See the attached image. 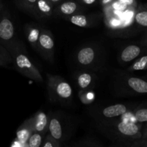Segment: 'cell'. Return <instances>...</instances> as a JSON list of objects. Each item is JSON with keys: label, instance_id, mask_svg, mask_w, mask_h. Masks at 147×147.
I'll return each mask as SVG.
<instances>
[{"label": "cell", "instance_id": "6da1fadb", "mask_svg": "<svg viewBox=\"0 0 147 147\" xmlns=\"http://www.w3.org/2000/svg\"><path fill=\"white\" fill-rule=\"evenodd\" d=\"M143 123L123 120L99 119L97 127L106 137L116 142V146L133 139L142 137Z\"/></svg>", "mask_w": 147, "mask_h": 147}, {"label": "cell", "instance_id": "7a4b0ae2", "mask_svg": "<svg viewBox=\"0 0 147 147\" xmlns=\"http://www.w3.org/2000/svg\"><path fill=\"white\" fill-rule=\"evenodd\" d=\"M7 50L12 58V64L19 73L37 83L44 81L39 69L30 60L24 43L17 39Z\"/></svg>", "mask_w": 147, "mask_h": 147}, {"label": "cell", "instance_id": "3957f363", "mask_svg": "<svg viewBox=\"0 0 147 147\" xmlns=\"http://www.w3.org/2000/svg\"><path fill=\"white\" fill-rule=\"evenodd\" d=\"M47 90L51 101L68 105L73 100V89L66 80L59 76L47 74Z\"/></svg>", "mask_w": 147, "mask_h": 147}, {"label": "cell", "instance_id": "277c9868", "mask_svg": "<svg viewBox=\"0 0 147 147\" xmlns=\"http://www.w3.org/2000/svg\"><path fill=\"white\" fill-rule=\"evenodd\" d=\"M103 50L96 44H86L78 50L76 63L83 69L96 70L102 63Z\"/></svg>", "mask_w": 147, "mask_h": 147}, {"label": "cell", "instance_id": "5b68a950", "mask_svg": "<svg viewBox=\"0 0 147 147\" xmlns=\"http://www.w3.org/2000/svg\"><path fill=\"white\" fill-rule=\"evenodd\" d=\"M116 91L122 96H145L147 95V79L123 74L116 78Z\"/></svg>", "mask_w": 147, "mask_h": 147}, {"label": "cell", "instance_id": "8992f818", "mask_svg": "<svg viewBox=\"0 0 147 147\" xmlns=\"http://www.w3.org/2000/svg\"><path fill=\"white\" fill-rule=\"evenodd\" d=\"M15 33V27L11 14L5 10L0 19V44L7 50L17 40Z\"/></svg>", "mask_w": 147, "mask_h": 147}, {"label": "cell", "instance_id": "52a82bcc", "mask_svg": "<svg viewBox=\"0 0 147 147\" xmlns=\"http://www.w3.org/2000/svg\"><path fill=\"white\" fill-rule=\"evenodd\" d=\"M39 53L50 63L54 61L55 40L53 34L50 30L42 27L41 32L38 40Z\"/></svg>", "mask_w": 147, "mask_h": 147}, {"label": "cell", "instance_id": "ba28073f", "mask_svg": "<svg viewBox=\"0 0 147 147\" xmlns=\"http://www.w3.org/2000/svg\"><path fill=\"white\" fill-rule=\"evenodd\" d=\"M48 132L52 136L60 142H64L67 139L69 130L62 115L59 113L51 115L49 119Z\"/></svg>", "mask_w": 147, "mask_h": 147}, {"label": "cell", "instance_id": "9c48e42d", "mask_svg": "<svg viewBox=\"0 0 147 147\" xmlns=\"http://www.w3.org/2000/svg\"><path fill=\"white\" fill-rule=\"evenodd\" d=\"M86 7L77 0H64L54 7L53 16L65 19L73 14L84 12Z\"/></svg>", "mask_w": 147, "mask_h": 147}, {"label": "cell", "instance_id": "30bf717a", "mask_svg": "<svg viewBox=\"0 0 147 147\" xmlns=\"http://www.w3.org/2000/svg\"><path fill=\"white\" fill-rule=\"evenodd\" d=\"M136 106L133 104L116 103L103 108L98 112L99 119H113L126 114Z\"/></svg>", "mask_w": 147, "mask_h": 147}, {"label": "cell", "instance_id": "8fae6325", "mask_svg": "<svg viewBox=\"0 0 147 147\" xmlns=\"http://www.w3.org/2000/svg\"><path fill=\"white\" fill-rule=\"evenodd\" d=\"M144 54H147V47L142 45L129 44L125 46L119 54V61L122 64L131 63Z\"/></svg>", "mask_w": 147, "mask_h": 147}, {"label": "cell", "instance_id": "7c38bea8", "mask_svg": "<svg viewBox=\"0 0 147 147\" xmlns=\"http://www.w3.org/2000/svg\"><path fill=\"white\" fill-rule=\"evenodd\" d=\"M71 24L83 28H90L98 24L100 20L98 14H85L83 12L67 17L65 19Z\"/></svg>", "mask_w": 147, "mask_h": 147}, {"label": "cell", "instance_id": "4fadbf2b", "mask_svg": "<svg viewBox=\"0 0 147 147\" xmlns=\"http://www.w3.org/2000/svg\"><path fill=\"white\" fill-rule=\"evenodd\" d=\"M76 81L80 90H87L94 86L96 80V76L92 70L83 69L76 75Z\"/></svg>", "mask_w": 147, "mask_h": 147}, {"label": "cell", "instance_id": "5bb4252c", "mask_svg": "<svg viewBox=\"0 0 147 147\" xmlns=\"http://www.w3.org/2000/svg\"><path fill=\"white\" fill-rule=\"evenodd\" d=\"M42 27L40 25L34 23L25 24L24 27V34L29 44L34 50H38V40L41 32Z\"/></svg>", "mask_w": 147, "mask_h": 147}, {"label": "cell", "instance_id": "9a60e30c", "mask_svg": "<svg viewBox=\"0 0 147 147\" xmlns=\"http://www.w3.org/2000/svg\"><path fill=\"white\" fill-rule=\"evenodd\" d=\"M54 6L48 0H37L33 16L37 19H47L53 17Z\"/></svg>", "mask_w": 147, "mask_h": 147}, {"label": "cell", "instance_id": "2e32d148", "mask_svg": "<svg viewBox=\"0 0 147 147\" xmlns=\"http://www.w3.org/2000/svg\"><path fill=\"white\" fill-rule=\"evenodd\" d=\"M33 130L34 132L45 136L48 131L49 118L42 111H38L32 116Z\"/></svg>", "mask_w": 147, "mask_h": 147}, {"label": "cell", "instance_id": "e0dca14e", "mask_svg": "<svg viewBox=\"0 0 147 147\" xmlns=\"http://www.w3.org/2000/svg\"><path fill=\"white\" fill-rule=\"evenodd\" d=\"M33 132H34V130H33L32 117H31L26 119L19 126L16 131L17 140L18 141V142L21 143L23 146H27L26 143Z\"/></svg>", "mask_w": 147, "mask_h": 147}, {"label": "cell", "instance_id": "ac0fdd59", "mask_svg": "<svg viewBox=\"0 0 147 147\" xmlns=\"http://www.w3.org/2000/svg\"><path fill=\"white\" fill-rule=\"evenodd\" d=\"M134 20L135 24L139 29L145 31L147 30V9L144 7L143 4H140L138 7Z\"/></svg>", "mask_w": 147, "mask_h": 147}, {"label": "cell", "instance_id": "d6986e66", "mask_svg": "<svg viewBox=\"0 0 147 147\" xmlns=\"http://www.w3.org/2000/svg\"><path fill=\"white\" fill-rule=\"evenodd\" d=\"M134 118L138 123H147V101L136 106L132 111Z\"/></svg>", "mask_w": 147, "mask_h": 147}, {"label": "cell", "instance_id": "ffe728a7", "mask_svg": "<svg viewBox=\"0 0 147 147\" xmlns=\"http://www.w3.org/2000/svg\"><path fill=\"white\" fill-rule=\"evenodd\" d=\"M147 70V54H144L135 59L127 68L129 72L142 71Z\"/></svg>", "mask_w": 147, "mask_h": 147}, {"label": "cell", "instance_id": "44dd1931", "mask_svg": "<svg viewBox=\"0 0 147 147\" xmlns=\"http://www.w3.org/2000/svg\"><path fill=\"white\" fill-rule=\"evenodd\" d=\"M37 0H16V4L21 10L33 16Z\"/></svg>", "mask_w": 147, "mask_h": 147}, {"label": "cell", "instance_id": "7402d4cb", "mask_svg": "<svg viewBox=\"0 0 147 147\" xmlns=\"http://www.w3.org/2000/svg\"><path fill=\"white\" fill-rule=\"evenodd\" d=\"M10 64H12V58L9 52L4 46L0 45V66L7 67Z\"/></svg>", "mask_w": 147, "mask_h": 147}, {"label": "cell", "instance_id": "603a6c76", "mask_svg": "<svg viewBox=\"0 0 147 147\" xmlns=\"http://www.w3.org/2000/svg\"><path fill=\"white\" fill-rule=\"evenodd\" d=\"M42 136L40 134L37 133V132H33L30 136V138L27 140V146L29 147H40L42 142Z\"/></svg>", "mask_w": 147, "mask_h": 147}, {"label": "cell", "instance_id": "cb8c5ba5", "mask_svg": "<svg viewBox=\"0 0 147 147\" xmlns=\"http://www.w3.org/2000/svg\"><path fill=\"white\" fill-rule=\"evenodd\" d=\"M61 146L62 142L55 139L50 134H45V136H44L41 144V147H60Z\"/></svg>", "mask_w": 147, "mask_h": 147}, {"label": "cell", "instance_id": "d4e9b609", "mask_svg": "<svg viewBox=\"0 0 147 147\" xmlns=\"http://www.w3.org/2000/svg\"><path fill=\"white\" fill-rule=\"evenodd\" d=\"M119 146L127 147H147V139L139 138V139H133L129 142H124L119 145Z\"/></svg>", "mask_w": 147, "mask_h": 147}, {"label": "cell", "instance_id": "484cf974", "mask_svg": "<svg viewBox=\"0 0 147 147\" xmlns=\"http://www.w3.org/2000/svg\"><path fill=\"white\" fill-rule=\"evenodd\" d=\"M76 146H101V144L98 143L97 140L93 139V138H86V139L80 140L76 144H75Z\"/></svg>", "mask_w": 147, "mask_h": 147}, {"label": "cell", "instance_id": "4316f807", "mask_svg": "<svg viewBox=\"0 0 147 147\" xmlns=\"http://www.w3.org/2000/svg\"><path fill=\"white\" fill-rule=\"evenodd\" d=\"M77 1L85 7H93L99 4V0H77Z\"/></svg>", "mask_w": 147, "mask_h": 147}, {"label": "cell", "instance_id": "83f0119b", "mask_svg": "<svg viewBox=\"0 0 147 147\" xmlns=\"http://www.w3.org/2000/svg\"><path fill=\"white\" fill-rule=\"evenodd\" d=\"M117 0H99V4L104 9L111 7L113 3Z\"/></svg>", "mask_w": 147, "mask_h": 147}, {"label": "cell", "instance_id": "f1b7e54d", "mask_svg": "<svg viewBox=\"0 0 147 147\" xmlns=\"http://www.w3.org/2000/svg\"><path fill=\"white\" fill-rule=\"evenodd\" d=\"M139 44L142 45V46H144V47H147V30L145 31L144 35L139 40Z\"/></svg>", "mask_w": 147, "mask_h": 147}, {"label": "cell", "instance_id": "f546056e", "mask_svg": "<svg viewBox=\"0 0 147 147\" xmlns=\"http://www.w3.org/2000/svg\"><path fill=\"white\" fill-rule=\"evenodd\" d=\"M142 137L144 139H147V123H143L142 129Z\"/></svg>", "mask_w": 147, "mask_h": 147}, {"label": "cell", "instance_id": "4dcf8cb0", "mask_svg": "<svg viewBox=\"0 0 147 147\" xmlns=\"http://www.w3.org/2000/svg\"><path fill=\"white\" fill-rule=\"evenodd\" d=\"M48 1H50V2L53 4V6H54V7H56L57 5H58L60 3L62 2V1H64V0H48Z\"/></svg>", "mask_w": 147, "mask_h": 147}, {"label": "cell", "instance_id": "1f68e13d", "mask_svg": "<svg viewBox=\"0 0 147 147\" xmlns=\"http://www.w3.org/2000/svg\"><path fill=\"white\" fill-rule=\"evenodd\" d=\"M1 7H2V5H1V3L0 2V15H1Z\"/></svg>", "mask_w": 147, "mask_h": 147}, {"label": "cell", "instance_id": "d6a6232c", "mask_svg": "<svg viewBox=\"0 0 147 147\" xmlns=\"http://www.w3.org/2000/svg\"><path fill=\"white\" fill-rule=\"evenodd\" d=\"M143 6L145 7V8L147 9V3H146V4H144Z\"/></svg>", "mask_w": 147, "mask_h": 147}, {"label": "cell", "instance_id": "836d02e7", "mask_svg": "<svg viewBox=\"0 0 147 147\" xmlns=\"http://www.w3.org/2000/svg\"><path fill=\"white\" fill-rule=\"evenodd\" d=\"M117 1H119V0H117Z\"/></svg>", "mask_w": 147, "mask_h": 147}]
</instances>
